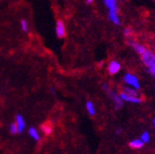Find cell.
Wrapping results in <instances>:
<instances>
[{
  "mask_svg": "<svg viewBox=\"0 0 155 154\" xmlns=\"http://www.w3.org/2000/svg\"><path fill=\"white\" fill-rule=\"evenodd\" d=\"M140 56L144 64L147 66L150 73L155 76V54H153L148 49H146Z\"/></svg>",
  "mask_w": 155,
  "mask_h": 154,
  "instance_id": "obj_1",
  "label": "cell"
},
{
  "mask_svg": "<svg viewBox=\"0 0 155 154\" xmlns=\"http://www.w3.org/2000/svg\"><path fill=\"white\" fill-rule=\"evenodd\" d=\"M123 81L124 83H126V85H129L136 90L140 89V82H139L137 77L134 74L126 73L123 76Z\"/></svg>",
  "mask_w": 155,
  "mask_h": 154,
  "instance_id": "obj_2",
  "label": "cell"
},
{
  "mask_svg": "<svg viewBox=\"0 0 155 154\" xmlns=\"http://www.w3.org/2000/svg\"><path fill=\"white\" fill-rule=\"evenodd\" d=\"M121 99L123 100V102H128V103H131V104H140L142 102V98L139 97L138 96H130V95H128L126 93H122L119 94Z\"/></svg>",
  "mask_w": 155,
  "mask_h": 154,
  "instance_id": "obj_3",
  "label": "cell"
},
{
  "mask_svg": "<svg viewBox=\"0 0 155 154\" xmlns=\"http://www.w3.org/2000/svg\"><path fill=\"white\" fill-rule=\"evenodd\" d=\"M55 32L58 38L61 39V38H64L66 35V28L64 26V23L63 20H58L56 22V27H55Z\"/></svg>",
  "mask_w": 155,
  "mask_h": 154,
  "instance_id": "obj_4",
  "label": "cell"
},
{
  "mask_svg": "<svg viewBox=\"0 0 155 154\" xmlns=\"http://www.w3.org/2000/svg\"><path fill=\"white\" fill-rule=\"evenodd\" d=\"M121 69V65L118 61H111L107 65V70L111 75H115L117 74Z\"/></svg>",
  "mask_w": 155,
  "mask_h": 154,
  "instance_id": "obj_5",
  "label": "cell"
},
{
  "mask_svg": "<svg viewBox=\"0 0 155 154\" xmlns=\"http://www.w3.org/2000/svg\"><path fill=\"white\" fill-rule=\"evenodd\" d=\"M15 124L17 126L18 133H22L26 129V121L22 114H16L15 115Z\"/></svg>",
  "mask_w": 155,
  "mask_h": 154,
  "instance_id": "obj_6",
  "label": "cell"
},
{
  "mask_svg": "<svg viewBox=\"0 0 155 154\" xmlns=\"http://www.w3.org/2000/svg\"><path fill=\"white\" fill-rule=\"evenodd\" d=\"M107 93L109 94L110 98L113 100V102L114 103V105H115L116 108H120V107H122V105H123V100L121 99V97H120V96H119L118 94L114 93V91H112V90H110V89L107 91Z\"/></svg>",
  "mask_w": 155,
  "mask_h": 154,
  "instance_id": "obj_7",
  "label": "cell"
},
{
  "mask_svg": "<svg viewBox=\"0 0 155 154\" xmlns=\"http://www.w3.org/2000/svg\"><path fill=\"white\" fill-rule=\"evenodd\" d=\"M108 17L114 25H120V17L118 11H108Z\"/></svg>",
  "mask_w": 155,
  "mask_h": 154,
  "instance_id": "obj_8",
  "label": "cell"
},
{
  "mask_svg": "<svg viewBox=\"0 0 155 154\" xmlns=\"http://www.w3.org/2000/svg\"><path fill=\"white\" fill-rule=\"evenodd\" d=\"M103 3L108 9V11H117L116 0H103Z\"/></svg>",
  "mask_w": 155,
  "mask_h": 154,
  "instance_id": "obj_9",
  "label": "cell"
},
{
  "mask_svg": "<svg viewBox=\"0 0 155 154\" xmlns=\"http://www.w3.org/2000/svg\"><path fill=\"white\" fill-rule=\"evenodd\" d=\"M28 133L29 137L31 138V139H33L34 141H36V142L40 141V134H39V132L35 128L30 127L28 129Z\"/></svg>",
  "mask_w": 155,
  "mask_h": 154,
  "instance_id": "obj_10",
  "label": "cell"
},
{
  "mask_svg": "<svg viewBox=\"0 0 155 154\" xmlns=\"http://www.w3.org/2000/svg\"><path fill=\"white\" fill-rule=\"evenodd\" d=\"M85 108H86L87 113H89V115H91V116H94V115L96 114L97 110H96L95 104L93 103L91 100H88L86 103H85Z\"/></svg>",
  "mask_w": 155,
  "mask_h": 154,
  "instance_id": "obj_11",
  "label": "cell"
},
{
  "mask_svg": "<svg viewBox=\"0 0 155 154\" xmlns=\"http://www.w3.org/2000/svg\"><path fill=\"white\" fill-rule=\"evenodd\" d=\"M129 145H130V147L131 149H139L143 148L144 143L142 142V140L140 139V138H139V139H134L133 141H130Z\"/></svg>",
  "mask_w": 155,
  "mask_h": 154,
  "instance_id": "obj_12",
  "label": "cell"
},
{
  "mask_svg": "<svg viewBox=\"0 0 155 154\" xmlns=\"http://www.w3.org/2000/svg\"><path fill=\"white\" fill-rule=\"evenodd\" d=\"M138 90L133 88V87H130L129 85H126V86H124L122 88V92H124V93H126L128 95H130V96H138Z\"/></svg>",
  "mask_w": 155,
  "mask_h": 154,
  "instance_id": "obj_13",
  "label": "cell"
},
{
  "mask_svg": "<svg viewBox=\"0 0 155 154\" xmlns=\"http://www.w3.org/2000/svg\"><path fill=\"white\" fill-rule=\"evenodd\" d=\"M140 139L142 140V142L144 144L146 143H149L150 140V134L149 132H143L140 135Z\"/></svg>",
  "mask_w": 155,
  "mask_h": 154,
  "instance_id": "obj_14",
  "label": "cell"
},
{
  "mask_svg": "<svg viewBox=\"0 0 155 154\" xmlns=\"http://www.w3.org/2000/svg\"><path fill=\"white\" fill-rule=\"evenodd\" d=\"M20 28L23 32H28V24L25 19H22L20 21Z\"/></svg>",
  "mask_w": 155,
  "mask_h": 154,
  "instance_id": "obj_15",
  "label": "cell"
},
{
  "mask_svg": "<svg viewBox=\"0 0 155 154\" xmlns=\"http://www.w3.org/2000/svg\"><path fill=\"white\" fill-rule=\"evenodd\" d=\"M9 132L12 133V134H16L18 133V129H17V126L16 124L14 123H11L10 126H9Z\"/></svg>",
  "mask_w": 155,
  "mask_h": 154,
  "instance_id": "obj_16",
  "label": "cell"
},
{
  "mask_svg": "<svg viewBox=\"0 0 155 154\" xmlns=\"http://www.w3.org/2000/svg\"><path fill=\"white\" fill-rule=\"evenodd\" d=\"M42 129H43V132L45 133V134H50L51 133V127H48V126H43L42 127Z\"/></svg>",
  "mask_w": 155,
  "mask_h": 154,
  "instance_id": "obj_17",
  "label": "cell"
},
{
  "mask_svg": "<svg viewBox=\"0 0 155 154\" xmlns=\"http://www.w3.org/2000/svg\"><path fill=\"white\" fill-rule=\"evenodd\" d=\"M131 33H133V31H131L130 28L124 29V35H125L126 37H130L131 36Z\"/></svg>",
  "mask_w": 155,
  "mask_h": 154,
  "instance_id": "obj_18",
  "label": "cell"
},
{
  "mask_svg": "<svg viewBox=\"0 0 155 154\" xmlns=\"http://www.w3.org/2000/svg\"><path fill=\"white\" fill-rule=\"evenodd\" d=\"M50 91H51V93H52V94L55 93V90H54L53 88H50Z\"/></svg>",
  "mask_w": 155,
  "mask_h": 154,
  "instance_id": "obj_19",
  "label": "cell"
},
{
  "mask_svg": "<svg viewBox=\"0 0 155 154\" xmlns=\"http://www.w3.org/2000/svg\"><path fill=\"white\" fill-rule=\"evenodd\" d=\"M153 126H154V128H155V117L153 118Z\"/></svg>",
  "mask_w": 155,
  "mask_h": 154,
  "instance_id": "obj_20",
  "label": "cell"
}]
</instances>
